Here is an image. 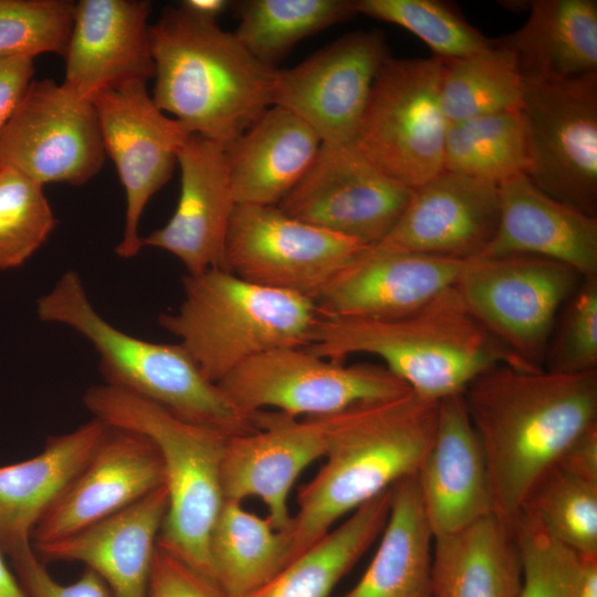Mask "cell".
<instances>
[{
  "label": "cell",
  "mask_w": 597,
  "mask_h": 597,
  "mask_svg": "<svg viewBox=\"0 0 597 597\" xmlns=\"http://www.w3.org/2000/svg\"><path fill=\"white\" fill-rule=\"evenodd\" d=\"M443 169L498 186L526 174V135L520 109L449 123Z\"/></svg>",
  "instance_id": "34"
},
{
  "label": "cell",
  "mask_w": 597,
  "mask_h": 597,
  "mask_svg": "<svg viewBox=\"0 0 597 597\" xmlns=\"http://www.w3.org/2000/svg\"><path fill=\"white\" fill-rule=\"evenodd\" d=\"M33 59L0 55V130L33 81Z\"/></svg>",
  "instance_id": "44"
},
{
  "label": "cell",
  "mask_w": 597,
  "mask_h": 597,
  "mask_svg": "<svg viewBox=\"0 0 597 597\" xmlns=\"http://www.w3.org/2000/svg\"><path fill=\"white\" fill-rule=\"evenodd\" d=\"M412 190L377 168L356 145L322 144L308 171L277 207L370 247L396 226Z\"/></svg>",
  "instance_id": "14"
},
{
  "label": "cell",
  "mask_w": 597,
  "mask_h": 597,
  "mask_svg": "<svg viewBox=\"0 0 597 597\" xmlns=\"http://www.w3.org/2000/svg\"><path fill=\"white\" fill-rule=\"evenodd\" d=\"M390 499L389 489L356 509L269 582L243 597H328L379 537Z\"/></svg>",
  "instance_id": "31"
},
{
  "label": "cell",
  "mask_w": 597,
  "mask_h": 597,
  "mask_svg": "<svg viewBox=\"0 0 597 597\" xmlns=\"http://www.w3.org/2000/svg\"><path fill=\"white\" fill-rule=\"evenodd\" d=\"M573 597H597V555L577 554Z\"/></svg>",
  "instance_id": "46"
},
{
  "label": "cell",
  "mask_w": 597,
  "mask_h": 597,
  "mask_svg": "<svg viewBox=\"0 0 597 597\" xmlns=\"http://www.w3.org/2000/svg\"><path fill=\"white\" fill-rule=\"evenodd\" d=\"M462 395L484 453L493 514L514 527L533 484L597 423V371L563 375L500 364Z\"/></svg>",
  "instance_id": "1"
},
{
  "label": "cell",
  "mask_w": 597,
  "mask_h": 597,
  "mask_svg": "<svg viewBox=\"0 0 597 597\" xmlns=\"http://www.w3.org/2000/svg\"><path fill=\"white\" fill-rule=\"evenodd\" d=\"M358 14L394 23L422 40L440 61L468 56L493 45L450 2L441 0H356Z\"/></svg>",
  "instance_id": "37"
},
{
  "label": "cell",
  "mask_w": 597,
  "mask_h": 597,
  "mask_svg": "<svg viewBox=\"0 0 597 597\" xmlns=\"http://www.w3.org/2000/svg\"><path fill=\"white\" fill-rule=\"evenodd\" d=\"M514 531L523 565L517 597H573L577 553L524 517L517 519Z\"/></svg>",
  "instance_id": "41"
},
{
  "label": "cell",
  "mask_w": 597,
  "mask_h": 597,
  "mask_svg": "<svg viewBox=\"0 0 597 597\" xmlns=\"http://www.w3.org/2000/svg\"><path fill=\"white\" fill-rule=\"evenodd\" d=\"M441 62L440 100L448 123L521 108L523 80L513 55L494 39L485 50Z\"/></svg>",
  "instance_id": "35"
},
{
  "label": "cell",
  "mask_w": 597,
  "mask_h": 597,
  "mask_svg": "<svg viewBox=\"0 0 597 597\" xmlns=\"http://www.w3.org/2000/svg\"><path fill=\"white\" fill-rule=\"evenodd\" d=\"M305 348L334 362L377 356L413 394L437 401L463 394L496 365L528 370L472 315L454 286L397 317L320 316Z\"/></svg>",
  "instance_id": "4"
},
{
  "label": "cell",
  "mask_w": 597,
  "mask_h": 597,
  "mask_svg": "<svg viewBox=\"0 0 597 597\" xmlns=\"http://www.w3.org/2000/svg\"><path fill=\"white\" fill-rule=\"evenodd\" d=\"M106 430L93 418L50 437L36 455L0 467V545L6 555L32 546L35 526L87 463Z\"/></svg>",
  "instance_id": "26"
},
{
  "label": "cell",
  "mask_w": 597,
  "mask_h": 597,
  "mask_svg": "<svg viewBox=\"0 0 597 597\" xmlns=\"http://www.w3.org/2000/svg\"><path fill=\"white\" fill-rule=\"evenodd\" d=\"M149 34L153 101L190 134L227 146L272 106L277 69L255 59L217 20L167 7Z\"/></svg>",
  "instance_id": "3"
},
{
  "label": "cell",
  "mask_w": 597,
  "mask_h": 597,
  "mask_svg": "<svg viewBox=\"0 0 597 597\" xmlns=\"http://www.w3.org/2000/svg\"><path fill=\"white\" fill-rule=\"evenodd\" d=\"M83 402L104 425L138 432L155 444L168 495L157 544L212 579L208 546L226 501L221 464L230 436L107 384L88 388Z\"/></svg>",
  "instance_id": "7"
},
{
  "label": "cell",
  "mask_w": 597,
  "mask_h": 597,
  "mask_svg": "<svg viewBox=\"0 0 597 597\" xmlns=\"http://www.w3.org/2000/svg\"><path fill=\"white\" fill-rule=\"evenodd\" d=\"M416 478L434 537L493 514L484 453L462 394L439 400L434 439Z\"/></svg>",
  "instance_id": "23"
},
{
  "label": "cell",
  "mask_w": 597,
  "mask_h": 597,
  "mask_svg": "<svg viewBox=\"0 0 597 597\" xmlns=\"http://www.w3.org/2000/svg\"><path fill=\"white\" fill-rule=\"evenodd\" d=\"M366 247L312 226L277 206L235 205L224 245V270L270 289L314 301Z\"/></svg>",
  "instance_id": "12"
},
{
  "label": "cell",
  "mask_w": 597,
  "mask_h": 597,
  "mask_svg": "<svg viewBox=\"0 0 597 597\" xmlns=\"http://www.w3.org/2000/svg\"><path fill=\"white\" fill-rule=\"evenodd\" d=\"M584 277L537 255L468 260L453 285L481 325L528 370L543 369L557 315Z\"/></svg>",
  "instance_id": "9"
},
{
  "label": "cell",
  "mask_w": 597,
  "mask_h": 597,
  "mask_svg": "<svg viewBox=\"0 0 597 597\" xmlns=\"http://www.w3.org/2000/svg\"><path fill=\"white\" fill-rule=\"evenodd\" d=\"M321 145L298 116L269 107L224 146L235 203L277 206L308 171Z\"/></svg>",
  "instance_id": "27"
},
{
  "label": "cell",
  "mask_w": 597,
  "mask_h": 597,
  "mask_svg": "<svg viewBox=\"0 0 597 597\" xmlns=\"http://www.w3.org/2000/svg\"><path fill=\"white\" fill-rule=\"evenodd\" d=\"M74 9L75 2L69 0H0V55L63 56Z\"/></svg>",
  "instance_id": "39"
},
{
  "label": "cell",
  "mask_w": 597,
  "mask_h": 597,
  "mask_svg": "<svg viewBox=\"0 0 597 597\" xmlns=\"http://www.w3.org/2000/svg\"><path fill=\"white\" fill-rule=\"evenodd\" d=\"M164 484L155 444L138 432L107 426L87 463L35 526L32 547L96 524Z\"/></svg>",
  "instance_id": "19"
},
{
  "label": "cell",
  "mask_w": 597,
  "mask_h": 597,
  "mask_svg": "<svg viewBox=\"0 0 597 597\" xmlns=\"http://www.w3.org/2000/svg\"><path fill=\"white\" fill-rule=\"evenodd\" d=\"M389 56L380 30L349 32L300 64L277 69L272 105L303 119L322 144L355 145L374 80Z\"/></svg>",
  "instance_id": "15"
},
{
  "label": "cell",
  "mask_w": 597,
  "mask_h": 597,
  "mask_svg": "<svg viewBox=\"0 0 597 597\" xmlns=\"http://www.w3.org/2000/svg\"><path fill=\"white\" fill-rule=\"evenodd\" d=\"M92 102L105 155L113 160L126 197L124 232L115 252L130 259L143 248V211L170 179L178 151L190 133L156 106L143 82L105 91Z\"/></svg>",
  "instance_id": "16"
},
{
  "label": "cell",
  "mask_w": 597,
  "mask_h": 597,
  "mask_svg": "<svg viewBox=\"0 0 597 597\" xmlns=\"http://www.w3.org/2000/svg\"><path fill=\"white\" fill-rule=\"evenodd\" d=\"M467 261L366 247L314 302L322 317H397L453 286Z\"/></svg>",
  "instance_id": "21"
},
{
  "label": "cell",
  "mask_w": 597,
  "mask_h": 597,
  "mask_svg": "<svg viewBox=\"0 0 597 597\" xmlns=\"http://www.w3.org/2000/svg\"><path fill=\"white\" fill-rule=\"evenodd\" d=\"M244 416L266 408L293 417L326 416L410 392L384 365L326 360L305 347L253 356L218 384Z\"/></svg>",
  "instance_id": "10"
},
{
  "label": "cell",
  "mask_w": 597,
  "mask_h": 597,
  "mask_svg": "<svg viewBox=\"0 0 597 597\" xmlns=\"http://www.w3.org/2000/svg\"><path fill=\"white\" fill-rule=\"evenodd\" d=\"M522 583L514 527L494 514L434 537L433 597H517Z\"/></svg>",
  "instance_id": "29"
},
{
  "label": "cell",
  "mask_w": 597,
  "mask_h": 597,
  "mask_svg": "<svg viewBox=\"0 0 597 597\" xmlns=\"http://www.w3.org/2000/svg\"><path fill=\"white\" fill-rule=\"evenodd\" d=\"M499 186L442 170L413 188L381 249L453 260L483 254L500 219Z\"/></svg>",
  "instance_id": "18"
},
{
  "label": "cell",
  "mask_w": 597,
  "mask_h": 597,
  "mask_svg": "<svg viewBox=\"0 0 597 597\" xmlns=\"http://www.w3.org/2000/svg\"><path fill=\"white\" fill-rule=\"evenodd\" d=\"M211 576L224 597H243L289 564L290 532L226 500L209 540Z\"/></svg>",
  "instance_id": "32"
},
{
  "label": "cell",
  "mask_w": 597,
  "mask_h": 597,
  "mask_svg": "<svg viewBox=\"0 0 597 597\" xmlns=\"http://www.w3.org/2000/svg\"><path fill=\"white\" fill-rule=\"evenodd\" d=\"M8 557L28 597H112L102 578L86 567L76 580L69 584L57 582L32 546Z\"/></svg>",
  "instance_id": "42"
},
{
  "label": "cell",
  "mask_w": 597,
  "mask_h": 597,
  "mask_svg": "<svg viewBox=\"0 0 597 597\" xmlns=\"http://www.w3.org/2000/svg\"><path fill=\"white\" fill-rule=\"evenodd\" d=\"M105 157L94 103L51 78L31 82L0 130V164L42 186H82L101 171Z\"/></svg>",
  "instance_id": "13"
},
{
  "label": "cell",
  "mask_w": 597,
  "mask_h": 597,
  "mask_svg": "<svg viewBox=\"0 0 597 597\" xmlns=\"http://www.w3.org/2000/svg\"><path fill=\"white\" fill-rule=\"evenodd\" d=\"M526 176L547 196L597 217V73L523 82Z\"/></svg>",
  "instance_id": "11"
},
{
  "label": "cell",
  "mask_w": 597,
  "mask_h": 597,
  "mask_svg": "<svg viewBox=\"0 0 597 597\" xmlns=\"http://www.w3.org/2000/svg\"><path fill=\"white\" fill-rule=\"evenodd\" d=\"M524 24L494 39L514 57L523 82L597 73V1L534 0Z\"/></svg>",
  "instance_id": "28"
},
{
  "label": "cell",
  "mask_w": 597,
  "mask_h": 597,
  "mask_svg": "<svg viewBox=\"0 0 597 597\" xmlns=\"http://www.w3.org/2000/svg\"><path fill=\"white\" fill-rule=\"evenodd\" d=\"M520 516L570 551L597 555V483L554 464L527 492Z\"/></svg>",
  "instance_id": "36"
},
{
  "label": "cell",
  "mask_w": 597,
  "mask_h": 597,
  "mask_svg": "<svg viewBox=\"0 0 597 597\" xmlns=\"http://www.w3.org/2000/svg\"><path fill=\"white\" fill-rule=\"evenodd\" d=\"M543 369L563 375L597 371V275L584 277L561 308Z\"/></svg>",
  "instance_id": "40"
},
{
  "label": "cell",
  "mask_w": 597,
  "mask_h": 597,
  "mask_svg": "<svg viewBox=\"0 0 597 597\" xmlns=\"http://www.w3.org/2000/svg\"><path fill=\"white\" fill-rule=\"evenodd\" d=\"M380 542L363 576L338 597H433L434 535L416 474L395 483Z\"/></svg>",
  "instance_id": "30"
},
{
  "label": "cell",
  "mask_w": 597,
  "mask_h": 597,
  "mask_svg": "<svg viewBox=\"0 0 597 597\" xmlns=\"http://www.w3.org/2000/svg\"><path fill=\"white\" fill-rule=\"evenodd\" d=\"M180 195L176 210L142 244L165 250L188 274L224 270V245L235 207L224 146L189 134L177 155Z\"/></svg>",
  "instance_id": "22"
},
{
  "label": "cell",
  "mask_w": 597,
  "mask_h": 597,
  "mask_svg": "<svg viewBox=\"0 0 597 597\" xmlns=\"http://www.w3.org/2000/svg\"><path fill=\"white\" fill-rule=\"evenodd\" d=\"M36 313L43 322L67 326L92 344L105 384L230 437L255 430L251 417L234 408L179 344L145 341L107 322L93 306L77 272H64L38 300Z\"/></svg>",
  "instance_id": "5"
},
{
  "label": "cell",
  "mask_w": 597,
  "mask_h": 597,
  "mask_svg": "<svg viewBox=\"0 0 597 597\" xmlns=\"http://www.w3.org/2000/svg\"><path fill=\"white\" fill-rule=\"evenodd\" d=\"M182 286L181 304L160 314L158 323L213 384L259 354L306 347L321 316L307 296L261 286L223 269L187 273Z\"/></svg>",
  "instance_id": "6"
},
{
  "label": "cell",
  "mask_w": 597,
  "mask_h": 597,
  "mask_svg": "<svg viewBox=\"0 0 597 597\" xmlns=\"http://www.w3.org/2000/svg\"><path fill=\"white\" fill-rule=\"evenodd\" d=\"M555 464L579 479L597 483V423L578 436Z\"/></svg>",
  "instance_id": "45"
},
{
  "label": "cell",
  "mask_w": 597,
  "mask_h": 597,
  "mask_svg": "<svg viewBox=\"0 0 597 597\" xmlns=\"http://www.w3.org/2000/svg\"><path fill=\"white\" fill-rule=\"evenodd\" d=\"M233 7L239 19L233 33L274 69L301 40L358 15L356 0H244Z\"/></svg>",
  "instance_id": "33"
},
{
  "label": "cell",
  "mask_w": 597,
  "mask_h": 597,
  "mask_svg": "<svg viewBox=\"0 0 597 597\" xmlns=\"http://www.w3.org/2000/svg\"><path fill=\"white\" fill-rule=\"evenodd\" d=\"M500 219L481 256L530 254L597 275V217L588 216L540 190L525 174L499 185Z\"/></svg>",
  "instance_id": "25"
},
{
  "label": "cell",
  "mask_w": 597,
  "mask_h": 597,
  "mask_svg": "<svg viewBox=\"0 0 597 597\" xmlns=\"http://www.w3.org/2000/svg\"><path fill=\"white\" fill-rule=\"evenodd\" d=\"M167 504L164 484L118 513L33 549L43 562L84 564L102 578L112 597H148Z\"/></svg>",
  "instance_id": "24"
},
{
  "label": "cell",
  "mask_w": 597,
  "mask_h": 597,
  "mask_svg": "<svg viewBox=\"0 0 597 597\" xmlns=\"http://www.w3.org/2000/svg\"><path fill=\"white\" fill-rule=\"evenodd\" d=\"M0 597H28L13 569L7 564L0 545Z\"/></svg>",
  "instance_id": "47"
},
{
  "label": "cell",
  "mask_w": 597,
  "mask_h": 597,
  "mask_svg": "<svg viewBox=\"0 0 597 597\" xmlns=\"http://www.w3.org/2000/svg\"><path fill=\"white\" fill-rule=\"evenodd\" d=\"M439 401L412 391L333 413L325 462L297 491L289 563L335 523L417 474L436 434Z\"/></svg>",
  "instance_id": "2"
},
{
  "label": "cell",
  "mask_w": 597,
  "mask_h": 597,
  "mask_svg": "<svg viewBox=\"0 0 597 597\" xmlns=\"http://www.w3.org/2000/svg\"><path fill=\"white\" fill-rule=\"evenodd\" d=\"M55 224L43 186L0 164V270L22 265L45 242Z\"/></svg>",
  "instance_id": "38"
},
{
  "label": "cell",
  "mask_w": 597,
  "mask_h": 597,
  "mask_svg": "<svg viewBox=\"0 0 597 597\" xmlns=\"http://www.w3.org/2000/svg\"><path fill=\"white\" fill-rule=\"evenodd\" d=\"M230 3L231 2L227 0H185L180 6L197 15L217 20L218 17L227 10Z\"/></svg>",
  "instance_id": "48"
},
{
  "label": "cell",
  "mask_w": 597,
  "mask_h": 597,
  "mask_svg": "<svg viewBox=\"0 0 597 597\" xmlns=\"http://www.w3.org/2000/svg\"><path fill=\"white\" fill-rule=\"evenodd\" d=\"M146 0H80L61 83L72 94L93 101L98 94L154 77Z\"/></svg>",
  "instance_id": "20"
},
{
  "label": "cell",
  "mask_w": 597,
  "mask_h": 597,
  "mask_svg": "<svg viewBox=\"0 0 597 597\" xmlns=\"http://www.w3.org/2000/svg\"><path fill=\"white\" fill-rule=\"evenodd\" d=\"M148 597L224 596L213 579L157 544Z\"/></svg>",
  "instance_id": "43"
},
{
  "label": "cell",
  "mask_w": 597,
  "mask_h": 597,
  "mask_svg": "<svg viewBox=\"0 0 597 597\" xmlns=\"http://www.w3.org/2000/svg\"><path fill=\"white\" fill-rule=\"evenodd\" d=\"M441 73L434 56H389L374 80L355 143L377 168L412 189L443 170L449 123Z\"/></svg>",
  "instance_id": "8"
},
{
  "label": "cell",
  "mask_w": 597,
  "mask_h": 597,
  "mask_svg": "<svg viewBox=\"0 0 597 597\" xmlns=\"http://www.w3.org/2000/svg\"><path fill=\"white\" fill-rule=\"evenodd\" d=\"M251 418L255 430L227 440L221 464L224 499H260L272 525L290 532V493L301 473L324 458L332 415L293 417L263 409Z\"/></svg>",
  "instance_id": "17"
}]
</instances>
